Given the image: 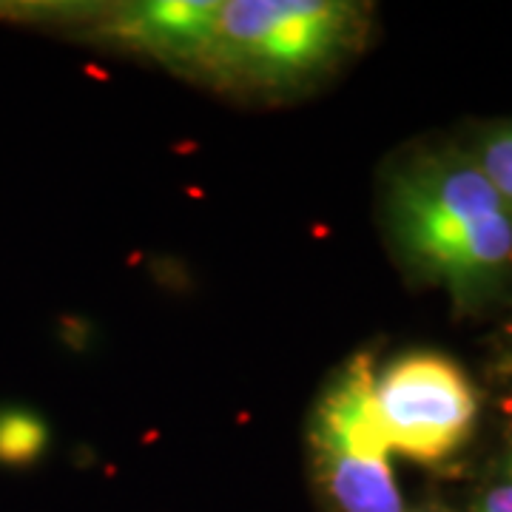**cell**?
<instances>
[{
  "mask_svg": "<svg viewBox=\"0 0 512 512\" xmlns=\"http://www.w3.org/2000/svg\"><path fill=\"white\" fill-rule=\"evenodd\" d=\"M49 441L46 424L23 410L0 413V464L23 467L32 464Z\"/></svg>",
  "mask_w": 512,
  "mask_h": 512,
  "instance_id": "6",
  "label": "cell"
},
{
  "mask_svg": "<svg viewBox=\"0 0 512 512\" xmlns=\"http://www.w3.org/2000/svg\"><path fill=\"white\" fill-rule=\"evenodd\" d=\"M376 416L393 456L441 464L464 447L478 416L467 373L441 353L416 350L376 373Z\"/></svg>",
  "mask_w": 512,
  "mask_h": 512,
  "instance_id": "4",
  "label": "cell"
},
{
  "mask_svg": "<svg viewBox=\"0 0 512 512\" xmlns=\"http://www.w3.org/2000/svg\"><path fill=\"white\" fill-rule=\"evenodd\" d=\"M365 35V6L345 0L220 3L200 72L242 89H282L333 69Z\"/></svg>",
  "mask_w": 512,
  "mask_h": 512,
  "instance_id": "2",
  "label": "cell"
},
{
  "mask_svg": "<svg viewBox=\"0 0 512 512\" xmlns=\"http://www.w3.org/2000/svg\"><path fill=\"white\" fill-rule=\"evenodd\" d=\"M404 256L456 296L490 288L512 265V208L473 160L427 157L390 185Z\"/></svg>",
  "mask_w": 512,
  "mask_h": 512,
  "instance_id": "1",
  "label": "cell"
},
{
  "mask_svg": "<svg viewBox=\"0 0 512 512\" xmlns=\"http://www.w3.org/2000/svg\"><path fill=\"white\" fill-rule=\"evenodd\" d=\"M476 512H512V478L481 495Z\"/></svg>",
  "mask_w": 512,
  "mask_h": 512,
  "instance_id": "8",
  "label": "cell"
},
{
  "mask_svg": "<svg viewBox=\"0 0 512 512\" xmlns=\"http://www.w3.org/2000/svg\"><path fill=\"white\" fill-rule=\"evenodd\" d=\"M220 15V0H154L120 9L109 23L111 37L123 46L180 63L200 72Z\"/></svg>",
  "mask_w": 512,
  "mask_h": 512,
  "instance_id": "5",
  "label": "cell"
},
{
  "mask_svg": "<svg viewBox=\"0 0 512 512\" xmlns=\"http://www.w3.org/2000/svg\"><path fill=\"white\" fill-rule=\"evenodd\" d=\"M510 478H512V456H510Z\"/></svg>",
  "mask_w": 512,
  "mask_h": 512,
  "instance_id": "9",
  "label": "cell"
},
{
  "mask_svg": "<svg viewBox=\"0 0 512 512\" xmlns=\"http://www.w3.org/2000/svg\"><path fill=\"white\" fill-rule=\"evenodd\" d=\"M476 163L512 208V126L498 128L481 143Z\"/></svg>",
  "mask_w": 512,
  "mask_h": 512,
  "instance_id": "7",
  "label": "cell"
},
{
  "mask_svg": "<svg viewBox=\"0 0 512 512\" xmlns=\"http://www.w3.org/2000/svg\"><path fill=\"white\" fill-rule=\"evenodd\" d=\"M373 387V359L370 353H356L330 376L313 407L308 427L313 470L339 512H404Z\"/></svg>",
  "mask_w": 512,
  "mask_h": 512,
  "instance_id": "3",
  "label": "cell"
}]
</instances>
